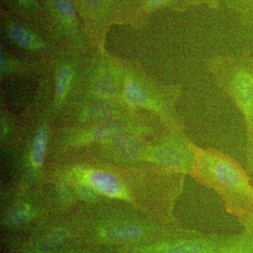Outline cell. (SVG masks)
Listing matches in <instances>:
<instances>
[{
    "label": "cell",
    "mask_w": 253,
    "mask_h": 253,
    "mask_svg": "<svg viewBox=\"0 0 253 253\" xmlns=\"http://www.w3.org/2000/svg\"><path fill=\"white\" fill-rule=\"evenodd\" d=\"M241 22L253 28V4L249 9L241 14Z\"/></svg>",
    "instance_id": "obj_24"
},
{
    "label": "cell",
    "mask_w": 253,
    "mask_h": 253,
    "mask_svg": "<svg viewBox=\"0 0 253 253\" xmlns=\"http://www.w3.org/2000/svg\"><path fill=\"white\" fill-rule=\"evenodd\" d=\"M188 141L179 130H172L159 144L149 146L145 158L167 172L191 175L195 154Z\"/></svg>",
    "instance_id": "obj_7"
},
{
    "label": "cell",
    "mask_w": 253,
    "mask_h": 253,
    "mask_svg": "<svg viewBox=\"0 0 253 253\" xmlns=\"http://www.w3.org/2000/svg\"><path fill=\"white\" fill-rule=\"evenodd\" d=\"M92 187L102 194L111 196H123L124 186L122 179L112 173L106 172H91L89 176Z\"/></svg>",
    "instance_id": "obj_17"
},
{
    "label": "cell",
    "mask_w": 253,
    "mask_h": 253,
    "mask_svg": "<svg viewBox=\"0 0 253 253\" xmlns=\"http://www.w3.org/2000/svg\"><path fill=\"white\" fill-rule=\"evenodd\" d=\"M29 219V208L27 205H18L13 208L6 215V224L9 226H20L25 224Z\"/></svg>",
    "instance_id": "obj_21"
},
{
    "label": "cell",
    "mask_w": 253,
    "mask_h": 253,
    "mask_svg": "<svg viewBox=\"0 0 253 253\" xmlns=\"http://www.w3.org/2000/svg\"><path fill=\"white\" fill-rule=\"evenodd\" d=\"M60 49L38 82L31 103L46 113H70L84 96L90 53Z\"/></svg>",
    "instance_id": "obj_1"
},
{
    "label": "cell",
    "mask_w": 253,
    "mask_h": 253,
    "mask_svg": "<svg viewBox=\"0 0 253 253\" xmlns=\"http://www.w3.org/2000/svg\"><path fill=\"white\" fill-rule=\"evenodd\" d=\"M236 235L204 234L184 229L179 234L146 248V253H222L236 239Z\"/></svg>",
    "instance_id": "obj_8"
},
{
    "label": "cell",
    "mask_w": 253,
    "mask_h": 253,
    "mask_svg": "<svg viewBox=\"0 0 253 253\" xmlns=\"http://www.w3.org/2000/svg\"><path fill=\"white\" fill-rule=\"evenodd\" d=\"M222 253H253V234L244 230Z\"/></svg>",
    "instance_id": "obj_20"
},
{
    "label": "cell",
    "mask_w": 253,
    "mask_h": 253,
    "mask_svg": "<svg viewBox=\"0 0 253 253\" xmlns=\"http://www.w3.org/2000/svg\"><path fill=\"white\" fill-rule=\"evenodd\" d=\"M88 126L89 128L78 134V138L106 141L116 136L144 134L149 131V129L142 125L137 124L129 118H123V116Z\"/></svg>",
    "instance_id": "obj_13"
},
{
    "label": "cell",
    "mask_w": 253,
    "mask_h": 253,
    "mask_svg": "<svg viewBox=\"0 0 253 253\" xmlns=\"http://www.w3.org/2000/svg\"><path fill=\"white\" fill-rule=\"evenodd\" d=\"M220 0H143L137 27H141L151 14L161 10L184 11L203 5H217Z\"/></svg>",
    "instance_id": "obj_14"
},
{
    "label": "cell",
    "mask_w": 253,
    "mask_h": 253,
    "mask_svg": "<svg viewBox=\"0 0 253 253\" xmlns=\"http://www.w3.org/2000/svg\"><path fill=\"white\" fill-rule=\"evenodd\" d=\"M126 110H132L117 100L83 97L70 112L82 126H91L123 116Z\"/></svg>",
    "instance_id": "obj_11"
},
{
    "label": "cell",
    "mask_w": 253,
    "mask_h": 253,
    "mask_svg": "<svg viewBox=\"0 0 253 253\" xmlns=\"http://www.w3.org/2000/svg\"><path fill=\"white\" fill-rule=\"evenodd\" d=\"M224 5L239 13L249 9L253 4V0H222Z\"/></svg>",
    "instance_id": "obj_22"
},
{
    "label": "cell",
    "mask_w": 253,
    "mask_h": 253,
    "mask_svg": "<svg viewBox=\"0 0 253 253\" xmlns=\"http://www.w3.org/2000/svg\"><path fill=\"white\" fill-rule=\"evenodd\" d=\"M44 24L61 49L87 52L92 47L75 0H42Z\"/></svg>",
    "instance_id": "obj_6"
},
{
    "label": "cell",
    "mask_w": 253,
    "mask_h": 253,
    "mask_svg": "<svg viewBox=\"0 0 253 253\" xmlns=\"http://www.w3.org/2000/svg\"><path fill=\"white\" fill-rule=\"evenodd\" d=\"M0 45L23 59L48 63L61 47L44 24L0 8Z\"/></svg>",
    "instance_id": "obj_4"
},
{
    "label": "cell",
    "mask_w": 253,
    "mask_h": 253,
    "mask_svg": "<svg viewBox=\"0 0 253 253\" xmlns=\"http://www.w3.org/2000/svg\"><path fill=\"white\" fill-rule=\"evenodd\" d=\"M231 88L247 126L246 163L253 167V67L239 68L234 74Z\"/></svg>",
    "instance_id": "obj_10"
},
{
    "label": "cell",
    "mask_w": 253,
    "mask_h": 253,
    "mask_svg": "<svg viewBox=\"0 0 253 253\" xmlns=\"http://www.w3.org/2000/svg\"><path fill=\"white\" fill-rule=\"evenodd\" d=\"M91 45L106 48L111 28L128 25L136 27L143 0H75Z\"/></svg>",
    "instance_id": "obj_5"
},
{
    "label": "cell",
    "mask_w": 253,
    "mask_h": 253,
    "mask_svg": "<svg viewBox=\"0 0 253 253\" xmlns=\"http://www.w3.org/2000/svg\"><path fill=\"white\" fill-rule=\"evenodd\" d=\"M239 219L244 226L245 230L249 231L253 234V215L244 216L239 217Z\"/></svg>",
    "instance_id": "obj_25"
},
{
    "label": "cell",
    "mask_w": 253,
    "mask_h": 253,
    "mask_svg": "<svg viewBox=\"0 0 253 253\" xmlns=\"http://www.w3.org/2000/svg\"><path fill=\"white\" fill-rule=\"evenodd\" d=\"M83 97L121 101L117 76L106 48L94 47L91 50L84 80Z\"/></svg>",
    "instance_id": "obj_9"
},
{
    "label": "cell",
    "mask_w": 253,
    "mask_h": 253,
    "mask_svg": "<svg viewBox=\"0 0 253 253\" xmlns=\"http://www.w3.org/2000/svg\"><path fill=\"white\" fill-rule=\"evenodd\" d=\"M111 144L116 148L119 154L128 161H136L146 156L147 149H144L142 141L138 136L126 134L110 139Z\"/></svg>",
    "instance_id": "obj_16"
},
{
    "label": "cell",
    "mask_w": 253,
    "mask_h": 253,
    "mask_svg": "<svg viewBox=\"0 0 253 253\" xmlns=\"http://www.w3.org/2000/svg\"><path fill=\"white\" fill-rule=\"evenodd\" d=\"M117 76L121 101L131 109H143L161 116L171 130H179L177 119L165 101L157 84L135 62L126 61L110 53Z\"/></svg>",
    "instance_id": "obj_3"
},
{
    "label": "cell",
    "mask_w": 253,
    "mask_h": 253,
    "mask_svg": "<svg viewBox=\"0 0 253 253\" xmlns=\"http://www.w3.org/2000/svg\"><path fill=\"white\" fill-rule=\"evenodd\" d=\"M68 194H69V190H68L67 186H62L60 187V199L63 200V201L67 199Z\"/></svg>",
    "instance_id": "obj_26"
},
{
    "label": "cell",
    "mask_w": 253,
    "mask_h": 253,
    "mask_svg": "<svg viewBox=\"0 0 253 253\" xmlns=\"http://www.w3.org/2000/svg\"><path fill=\"white\" fill-rule=\"evenodd\" d=\"M48 63L18 57L0 45V83L14 80L38 79L44 73Z\"/></svg>",
    "instance_id": "obj_12"
},
{
    "label": "cell",
    "mask_w": 253,
    "mask_h": 253,
    "mask_svg": "<svg viewBox=\"0 0 253 253\" xmlns=\"http://www.w3.org/2000/svg\"><path fill=\"white\" fill-rule=\"evenodd\" d=\"M69 234L67 231L60 229L51 233L40 241L38 249L42 252H50L59 249L67 242Z\"/></svg>",
    "instance_id": "obj_19"
},
{
    "label": "cell",
    "mask_w": 253,
    "mask_h": 253,
    "mask_svg": "<svg viewBox=\"0 0 253 253\" xmlns=\"http://www.w3.org/2000/svg\"><path fill=\"white\" fill-rule=\"evenodd\" d=\"M195 164L191 176L215 191L226 211L238 218L253 215V186L247 170L231 156L191 144Z\"/></svg>",
    "instance_id": "obj_2"
},
{
    "label": "cell",
    "mask_w": 253,
    "mask_h": 253,
    "mask_svg": "<svg viewBox=\"0 0 253 253\" xmlns=\"http://www.w3.org/2000/svg\"><path fill=\"white\" fill-rule=\"evenodd\" d=\"M78 194L82 199L86 201H93L96 197V194L93 187L86 184H83L78 188Z\"/></svg>",
    "instance_id": "obj_23"
},
{
    "label": "cell",
    "mask_w": 253,
    "mask_h": 253,
    "mask_svg": "<svg viewBox=\"0 0 253 253\" xmlns=\"http://www.w3.org/2000/svg\"><path fill=\"white\" fill-rule=\"evenodd\" d=\"M0 8L25 19L44 24L42 0H0Z\"/></svg>",
    "instance_id": "obj_15"
},
{
    "label": "cell",
    "mask_w": 253,
    "mask_h": 253,
    "mask_svg": "<svg viewBox=\"0 0 253 253\" xmlns=\"http://www.w3.org/2000/svg\"><path fill=\"white\" fill-rule=\"evenodd\" d=\"M66 253H66H65V252L63 253V252H61V253Z\"/></svg>",
    "instance_id": "obj_27"
},
{
    "label": "cell",
    "mask_w": 253,
    "mask_h": 253,
    "mask_svg": "<svg viewBox=\"0 0 253 253\" xmlns=\"http://www.w3.org/2000/svg\"><path fill=\"white\" fill-rule=\"evenodd\" d=\"M49 139V127L42 122L37 126L33 135V160L36 166H41L44 162Z\"/></svg>",
    "instance_id": "obj_18"
}]
</instances>
